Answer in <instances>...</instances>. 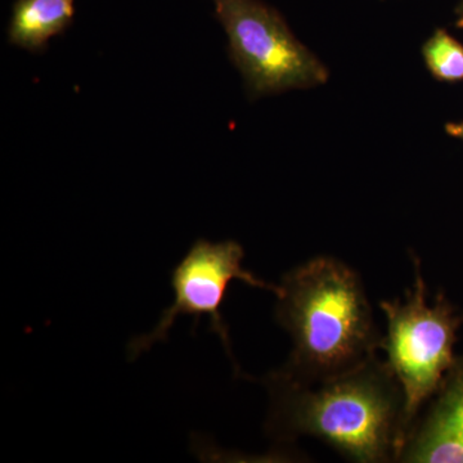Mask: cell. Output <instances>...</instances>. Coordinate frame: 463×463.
<instances>
[{
    "label": "cell",
    "instance_id": "8fae6325",
    "mask_svg": "<svg viewBox=\"0 0 463 463\" xmlns=\"http://www.w3.org/2000/svg\"><path fill=\"white\" fill-rule=\"evenodd\" d=\"M459 11L463 12V3L461 5V7H459Z\"/></svg>",
    "mask_w": 463,
    "mask_h": 463
},
{
    "label": "cell",
    "instance_id": "52a82bcc",
    "mask_svg": "<svg viewBox=\"0 0 463 463\" xmlns=\"http://www.w3.org/2000/svg\"><path fill=\"white\" fill-rule=\"evenodd\" d=\"M74 16L75 0H14L7 41L30 53H44L52 38L72 26Z\"/></svg>",
    "mask_w": 463,
    "mask_h": 463
},
{
    "label": "cell",
    "instance_id": "30bf717a",
    "mask_svg": "<svg viewBox=\"0 0 463 463\" xmlns=\"http://www.w3.org/2000/svg\"><path fill=\"white\" fill-rule=\"evenodd\" d=\"M457 26L461 27V29H463V17L461 18V20L458 21V23H457Z\"/></svg>",
    "mask_w": 463,
    "mask_h": 463
},
{
    "label": "cell",
    "instance_id": "3957f363",
    "mask_svg": "<svg viewBox=\"0 0 463 463\" xmlns=\"http://www.w3.org/2000/svg\"><path fill=\"white\" fill-rule=\"evenodd\" d=\"M412 259L413 286L405 292L403 300L380 301L386 319V335L380 350L385 353L386 364L403 390L404 440L455 364L457 332L463 325V313L443 292L435 295L434 303H428L421 261L414 254Z\"/></svg>",
    "mask_w": 463,
    "mask_h": 463
},
{
    "label": "cell",
    "instance_id": "8992f818",
    "mask_svg": "<svg viewBox=\"0 0 463 463\" xmlns=\"http://www.w3.org/2000/svg\"><path fill=\"white\" fill-rule=\"evenodd\" d=\"M398 462L463 463V355L417 417Z\"/></svg>",
    "mask_w": 463,
    "mask_h": 463
},
{
    "label": "cell",
    "instance_id": "7a4b0ae2",
    "mask_svg": "<svg viewBox=\"0 0 463 463\" xmlns=\"http://www.w3.org/2000/svg\"><path fill=\"white\" fill-rule=\"evenodd\" d=\"M274 319L292 350L279 373L303 383L332 379L379 353L383 335L361 276L334 257H317L282 277Z\"/></svg>",
    "mask_w": 463,
    "mask_h": 463
},
{
    "label": "cell",
    "instance_id": "ba28073f",
    "mask_svg": "<svg viewBox=\"0 0 463 463\" xmlns=\"http://www.w3.org/2000/svg\"><path fill=\"white\" fill-rule=\"evenodd\" d=\"M426 67L437 80H463V45L446 30L439 29L422 48Z\"/></svg>",
    "mask_w": 463,
    "mask_h": 463
},
{
    "label": "cell",
    "instance_id": "5b68a950",
    "mask_svg": "<svg viewBox=\"0 0 463 463\" xmlns=\"http://www.w3.org/2000/svg\"><path fill=\"white\" fill-rule=\"evenodd\" d=\"M245 250L237 241L209 242L200 239L172 272L174 303L161 313L160 321L149 334L134 337L128 346L129 358L134 359L149 350L155 343L166 341L170 328L178 317H194V327L203 316L209 318L210 331L218 335L228 355L232 356L230 334L221 307L233 279L251 288L268 289L274 295L279 285L261 281L243 268Z\"/></svg>",
    "mask_w": 463,
    "mask_h": 463
},
{
    "label": "cell",
    "instance_id": "6da1fadb",
    "mask_svg": "<svg viewBox=\"0 0 463 463\" xmlns=\"http://www.w3.org/2000/svg\"><path fill=\"white\" fill-rule=\"evenodd\" d=\"M270 405L265 429L279 443L315 438L358 463L398 462L404 441V394L379 355L316 383L273 371L263 380Z\"/></svg>",
    "mask_w": 463,
    "mask_h": 463
},
{
    "label": "cell",
    "instance_id": "9c48e42d",
    "mask_svg": "<svg viewBox=\"0 0 463 463\" xmlns=\"http://www.w3.org/2000/svg\"><path fill=\"white\" fill-rule=\"evenodd\" d=\"M447 133L455 138L462 139L463 141V123H450L447 124Z\"/></svg>",
    "mask_w": 463,
    "mask_h": 463
},
{
    "label": "cell",
    "instance_id": "277c9868",
    "mask_svg": "<svg viewBox=\"0 0 463 463\" xmlns=\"http://www.w3.org/2000/svg\"><path fill=\"white\" fill-rule=\"evenodd\" d=\"M228 38V53L252 99L328 80L323 65L289 29L277 9L261 0H213Z\"/></svg>",
    "mask_w": 463,
    "mask_h": 463
}]
</instances>
